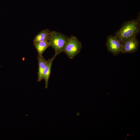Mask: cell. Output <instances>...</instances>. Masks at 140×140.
Wrapping results in <instances>:
<instances>
[{"label": "cell", "instance_id": "cell-8", "mask_svg": "<svg viewBox=\"0 0 140 140\" xmlns=\"http://www.w3.org/2000/svg\"><path fill=\"white\" fill-rule=\"evenodd\" d=\"M51 32L47 28L42 30L35 36L33 40V43L48 41Z\"/></svg>", "mask_w": 140, "mask_h": 140}, {"label": "cell", "instance_id": "cell-3", "mask_svg": "<svg viewBox=\"0 0 140 140\" xmlns=\"http://www.w3.org/2000/svg\"><path fill=\"white\" fill-rule=\"evenodd\" d=\"M82 46L81 42L75 36L68 37L63 52L71 59H73L80 52Z\"/></svg>", "mask_w": 140, "mask_h": 140}, {"label": "cell", "instance_id": "cell-1", "mask_svg": "<svg viewBox=\"0 0 140 140\" xmlns=\"http://www.w3.org/2000/svg\"><path fill=\"white\" fill-rule=\"evenodd\" d=\"M140 16L135 19L124 22L120 28L116 31L114 36L122 44L125 41L136 37L140 29Z\"/></svg>", "mask_w": 140, "mask_h": 140}, {"label": "cell", "instance_id": "cell-2", "mask_svg": "<svg viewBox=\"0 0 140 140\" xmlns=\"http://www.w3.org/2000/svg\"><path fill=\"white\" fill-rule=\"evenodd\" d=\"M69 37L60 32L51 31L48 41L57 55L63 52Z\"/></svg>", "mask_w": 140, "mask_h": 140}, {"label": "cell", "instance_id": "cell-7", "mask_svg": "<svg viewBox=\"0 0 140 140\" xmlns=\"http://www.w3.org/2000/svg\"><path fill=\"white\" fill-rule=\"evenodd\" d=\"M37 57L38 64V81H40L43 79V72L47 61L44 58L43 56H41L38 55Z\"/></svg>", "mask_w": 140, "mask_h": 140}, {"label": "cell", "instance_id": "cell-6", "mask_svg": "<svg viewBox=\"0 0 140 140\" xmlns=\"http://www.w3.org/2000/svg\"><path fill=\"white\" fill-rule=\"evenodd\" d=\"M57 55L55 54L51 58L48 59L47 60V63L46 67L43 72V79L45 82L46 88L47 87L48 82L50 75L53 61Z\"/></svg>", "mask_w": 140, "mask_h": 140}, {"label": "cell", "instance_id": "cell-4", "mask_svg": "<svg viewBox=\"0 0 140 140\" xmlns=\"http://www.w3.org/2000/svg\"><path fill=\"white\" fill-rule=\"evenodd\" d=\"M105 45L108 51L115 56L122 52L123 45L114 36H108Z\"/></svg>", "mask_w": 140, "mask_h": 140}, {"label": "cell", "instance_id": "cell-5", "mask_svg": "<svg viewBox=\"0 0 140 140\" xmlns=\"http://www.w3.org/2000/svg\"><path fill=\"white\" fill-rule=\"evenodd\" d=\"M122 53H133L138 49L139 42L136 37H134L125 41L122 44Z\"/></svg>", "mask_w": 140, "mask_h": 140}, {"label": "cell", "instance_id": "cell-9", "mask_svg": "<svg viewBox=\"0 0 140 140\" xmlns=\"http://www.w3.org/2000/svg\"><path fill=\"white\" fill-rule=\"evenodd\" d=\"M33 44L38 52V55L41 56H43L44 52L50 46L48 41L34 43Z\"/></svg>", "mask_w": 140, "mask_h": 140}]
</instances>
